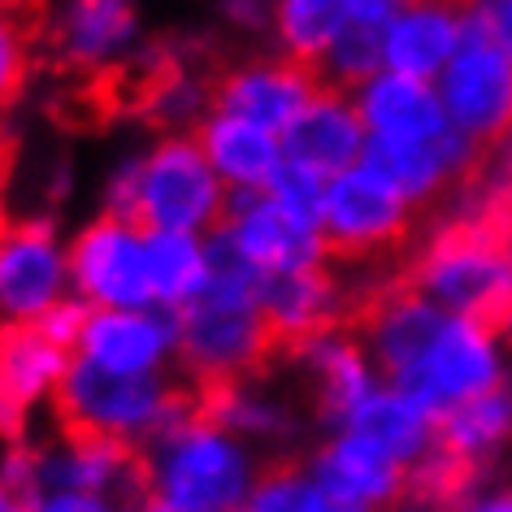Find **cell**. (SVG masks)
Segmentation results:
<instances>
[{"label":"cell","instance_id":"obj_1","mask_svg":"<svg viewBox=\"0 0 512 512\" xmlns=\"http://www.w3.org/2000/svg\"><path fill=\"white\" fill-rule=\"evenodd\" d=\"M131 226L196 235L226 222V196L196 135H165L144 161L126 165L109 183V209Z\"/></svg>","mask_w":512,"mask_h":512},{"label":"cell","instance_id":"obj_2","mask_svg":"<svg viewBox=\"0 0 512 512\" xmlns=\"http://www.w3.org/2000/svg\"><path fill=\"white\" fill-rule=\"evenodd\" d=\"M417 235V209L369 170H348L326 187L322 252L335 270H400Z\"/></svg>","mask_w":512,"mask_h":512},{"label":"cell","instance_id":"obj_3","mask_svg":"<svg viewBox=\"0 0 512 512\" xmlns=\"http://www.w3.org/2000/svg\"><path fill=\"white\" fill-rule=\"evenodd\" d=\"M157 499L170 512H239L248 504L252 469L226 430L191 421L148 443Z\"/></svg>","mask_w":512,"mask_h":512},{"label":"cell","instance_id":"obj_4","mask_svg":"<svg viewBox=\"0 0 512 512\" xmlns=\"http://www.w3.org/2000/svg\"><path fill=\"white\" fill-rule=\"evenodd\" d=\"M443 113L482 152L512 139V61L469 14L456 57L443 70Z\"/></svg>","mask_w":512,"mask_h":512},{"label":"cell","instance_id":"obj_5","mask_svg":"<svg viewBox=\"0 0 512 512\" xmlns=\"http://www.w3.org/2000/svg\"><path fill=\"white\" fill-rule=\"evenodd\" d=\"M70 274L79 283L87 304L113 313H144L152 304V278H148V243L126 217H96L92 226L74 239L70 248Z\"/></svg>","mask_w":512,"mask_h":512},{"label":"cell","instance_id":"obj_6","mask_svg":"<svg viewBox=\"0 0 512 512\" xmlns=\"http://www.w3.org/2000/svg\"><path fill=\"white\" fill-rule=\"evenodd\" d=\"M326 87L317 79L313 66L304 61H252V66H235V70H217L213 87H209V105L243 118L261 131H291L296 118L313 100H322Z\"/></svg>","mask_w":512,"mask_h":512},{"label":"cell","instance_id":"obj_7","mask_svg":"<svg viewBox=\"0 0 512 512\" xmlns=\"http://www.w3.org/2000/svg\"><path fill=\"white\" fill-rule=\"evenodd\" d=\"M499 387V361H495V339L482 326H473L469 317H447L439 343L426 356V365L417 374H408L400 391L408 395L417 408H426L430 417L447 413V408L486 395Z\"/></svg>","mask_w":512,"mask_h":512},{"label":"cell","instance_id":"obj_8","mask_svg":"<svg viewBox=\"0 0 512 512\" xmlns=\"http://www.w3.org/2000/svg\"><path fill=\"white\" fill-rule=\"evenodd\" d=\"M66 256L48 222H9L0 230V317L5 322H40L61 304Z\"/></svg>","mask_w":512,"mask_h":512},{"label":"cell","instance_id":"obj_9","mask_svg":"<svg viewBox=\"0 0 512 512\" xmlns=\"http://www.w3.org/2000/svg\"><path fill=\"white\" fill-rule=\"evenodd\" d=\"M217 230L265 274H296L326 261L322 235L270 196H243L239 204H226V222Z\"/></svg>","mask_w":512,"mask_h":512},{"label":"cell","instance_id":"obj_10","mask_svg":"<svg viewBox=\"0 0 512 512\" xmlns=\"http://www.w3.org/2000/svg\"><path fill=\"white\" fill-rule=\"evenodd\" d=\"M313 482L330 504L343 508H365V512H395V504H404V482H408V465L391 460L382 447L343 434L317 456L313 465Z\"/></svg>","mask_w":512,"mask_h":512},{"label":"cell","instance_id":"obj_11","mask_svg":"<svg viewBox=\"0 0 512 512\" xmlns=\"http://www.w3.org/2000/svg\"><path fill=\"white\" fill-rule=\"evenodd\" d=\"M174 343V326L152 313H113L92 309L83 326L79 348L92 365L109 369V374H152L165 348Z\"/></svg>","mask_w":512,"mask_h":512},{"label":"cell","instance_id":"obj_12","mask_svg":"<svg viewBox=\"0 0 512 512\" xmlns=\"http://www.w3.org/2000/svg\"><path fill=\"white\" fill-rule=\"evenodd\" d=\"M135 35L131 0H74L66 18L53 31H44L48 53L74 74L105 70V57ZM40 40V44H44Z\"/></svg>","mask_w":512,"mask_h":512},{"label":"cell","instance_id":"obj_13","mask_svg":"<svg viewBox=\"0 0 512 512\" xmlns=\"http://www.w3.org/2000/svg\"><path fill=\"white\" fill-rule=\"evenodd\" d=\"M361 152H365L361 113L335 92L313 100L283 139V157L304 165V170H313V174H322V178L348 174V165L361 157Z\"/></svg>","mask_w":512,"mask_h":512},{"label":"cell","instance_id":"obj_14","mask_svg":"<svg viewBox=\"0 0 512 512\" xmlns=\"http://www.w3.org/2000/svg\"><path fill=\"white\" fill-rule=\"evenodd\" d=\"M460 35H465V14H460V9L439 5V0H421V5H408L404 14L391 22L382 61H387L395 74H408V79L426 83L430 74L447 70V61H452L460 48Z\"/></svg>","mask_w":512,"mask_h":512},{"label":"cell","instance_id":"obj_15","mask_svg":"<svg viewBox=\"0 0 512 512\" xmlns=\"http://www.w3.org/2000/svg\"><path fill=\"white\" fill-rule=\"evenodd\" d=\"M361 122L374 135L387 139H434L443 131H452L443 113V100L430 92L421 79H408V74H374L361 87Z\"/></svg>","mask_w":512,"mask_h":512},{"label":"cell","instance_id":"obj_16","mask_svg":"<svg viewBox=\"0 0 512 512\" xmlns=\"http://www.w3.org/2000/svg\"><path fill=\"white\" fill-rule=\"evenodd\" d=\"M74 361L70 348L48 335L40 322H5L0 326V395L18 408H31L40 395L57 391Z\"/></svg>","mask_w":512,"mask_h":512},{"label":"cell","instance_id":"obj_17","mask_svg":"<svg viewBox=\"0 0 512 512\" xmlns=\"http://www.w3.org/2000/svg\"><path fill=\"white\" fill-rule=\"evenodd\" d=\"M196 139L213 170L248 191H265L274 183L278 165H283V144L270 131H261V126H252L243 118H230V113L209 118Z\"/></svg>","mask_w":512,"mask_h":512},{"label":"cell","instance_id":"obj_18","mask_svg":"<svg viewBox=\"0 0 512 512\" xmlns=\"http://www.w3.org/2000/svg\"><path fill=\"white\" fill-rule=\"evenodd\" d=\"M430 430H434V417L400 391H374L348 421V434L382 447V452L391 460H400V465H413V460L426 452Z\"/></svg>","mask_w":512,"mask_h":512},{"label":"cell","instance_id":"obj_19","mask_svg":"<svg viewBox=\"0 0 512 512\" xmlns=\"http://www.w3.org/2000/svg\"><path fill=\"white\" fill-rule=\"evenodd\" d=\"M430 439L443 443V447H452V452L478 456V460L491 465V456L512 439V387L499 382L495 391L473 395V400L439 413V417H434Z\"/></svg>","mask_w":512,"mask_h":512},{"label":"cell","instance_id":"obj_20","mask_svg":"<svg viewBox=\"0 0 512 512\" xmlns=\"http://www.w3.org/2000/svg\"><path fill=\"white\" fill-rule=\"evenodd\" d=\"M148 243V278H152V300L187 309L191 300L209 287V248H200L191 235L178 230H152Z\"/></svg>","mask_w":512,"mask_h":512},{"label":"cell","instance_id":"obj_21","mask_svg":"<svg viewBox=\"0 0 512 512\" xmlns=\"http://www.w3.org/2000/svg\"><path fill=\"white\" fill-rule=\"evenodd\" d=\"M274 27L291 61L317 66L348 27V0H278Z\"/></svg>","mask_w":512,"mask_h":512},{"label":"cell","instance_id":"obj_22","mask_svg":"<svg viewBox=\"0 0 512 512\" xmlns=\"http://www.w3.org/2000/svg\"><path fill=\"white\" fill-rule=\"evenodd\" d=\"M243 512H330V499L317 491L313 478H304L300 460L283 456L274 465H265Z\"/></svg>","mask_w":512,"mask_h":512},{"label":"cell","instance_id":"obj_23","mask_svg":"<svg viewBox=\"0 0 512 512\" xmlns=\"http://www.w3.org/2000/svg\"><path fill=\"white\" fill-rule=\"evenodd\" d=\"M40 40H44V27L0 14V109L14 105L27 92L31 70H35V44Z\"/></svg>","mask_w":512,"mask_h":512},{"label":"cell","instance_id":"obj_24","mask_svg":"<svg viewBox=\"0 0 512 512\" xmlns=\"http://www.w3.org/2000/svg\"><path fill=\"white\" fill-rule=\"evenodd\" d=\"M326 178L322 174H313V170H304V165L296 161H287L278 165V174H274V183L265 187V196L278 200L291 217H300L304 226H322V213H326Z\"/></svg>","mask_w":512,"mask_h":512},{"label":"cell","instance_id":"obj_25","mask_svg":"<svg viewBox=\"0 0 512 512\" xmlns=\"http://www.w3.org/2000/svg\"><path fill=\"white\" fill-rule=\"evenodd\" d=\"M469 18L491 35L495 48L512 61V0H473L469 5Z\"/></svg>","mask_w":512,"mask_h":512},{"label":"cell","instance_id":"obj_26","mask_svg":"<svg viewBox=\"0 0 512 512\" xmlns=\"http://www.w3.org/2000/svg\"><path fill=\"white\" fill-rule=\"evenodd\" d=\"M35 512H113V508H109V499H100V495H74V491H66V495L40 499Z\"/></svg>","mask_w":512,"mask_h":512},{"label":"cell","instance_id":"obj_27","mask_svg":"<svg viewBox=\"0 0 512 512\" xmlns=\"http://www.w3.org/2000/svg\"><path fill=\"white\" fill-rule=\"evenodd\" d=\"M0 14L22 18V22H31V27L48 31V0H0Z\"/></svg>","mask_w":512,"mask_h":512},{"label":"cell","instance_id":"obj_28","mask_svg":"<svg viewBox=\"0 0 512 512\" xmlns=\"http://www.w3.org/2000/svg\"><path fill=\"white\" fill-rule=\"evenodd\" d=\"M0 512H35V504H31L27 495H18L14 486L0 482Z\"/></svg>","mask_w":512,"mask_h":512},{"label":"cell","instance_id":"obj_29","mask_svg":"<svg viewBox=\"0 0 512 512\" xmlns=\"http://www.w3.org/2000/svg\"><path fill=\"white\" fill-rule=\"evenodd\" d=\"M465 512H512V486L508 491H499L491 499H482V504H469Z\"/></svg>","mask_w":512,"mask_h":512},{"label":"cell","instance_id":"obj_30","mask_svg":"<svg viewBox=\"0 0 512 512\" xmlns=\"http://www.w3.org/2000/svg\"><path fill=\"white\" fill-rule=\"evenodd\" d=\"M330 512H365V508H343V504H330Z\"/></svg>","mask_w":512,"mask_h":512}]
</instances>
